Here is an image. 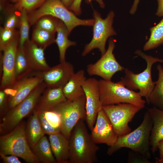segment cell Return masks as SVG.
Masks as SVG:
<instances>
[{"label":"cell","instance_id":"obj_38","mask_svg":"<svg viewBox=\"0 0 163 163\" xmlns=\"http://www.w3.org/2000/svg\"><path fill=\"white\" fill-rule=\"evenodd\" d=\"M1 158L3 162L5 163H21L22 162L19 160L18 157L16 156L10 155H5L0 153Z\"/></svg>","mask_w":163,"mask_h":163},{"label":"cell","instance_id":"obj_42","mask_svg":"<svg viewBox=\"0 0 163 163\" xmlns=\"http://www.w3.org/2000/svg\"><path fill=\"white\" fill-rule=\"evenodd\" d=\"M140 0H134L133 4L130 10V13L133 14L136 12Z\"/></svg>","mask_w":163,"mask_h":163},{"label":"cell","instance_id":"obj_19","mask_svg":"<svg viewBox=\"0 0 163 163\" xmlns=\"http://www.w3.org/2000/svg\"><path fill=\"white\" fill-rule=\"evenodd\" d=\"M49 141L57 163H69V140L61 132L49 135Z\"/></svg>","mask_w":163,"mask_h":163},{"label":"cell","instance_id":"obj_34","mask_svg":"<svg viewBox=\"0 0 163 163\" xmlns=\"http://www.w3.org/2000/svg\"><path fill=\"white\" fill-rule=\"evenodd\" d=\"M20 22V15L15 13L11 12L6 17L4 22L3 27L11 29H15L19 26Z\"/></svg>","mask_w":163,"mask_h":163},{"label":"cell","instance_id":"obj_31","mask_svg":"<svg viewBox=\"0 0 163 163\" xmlns=\"http://www.w3.org/2000/svg\"><path fill=\"white\" fill-rule=\"evenodd\" d=\"M17 36L15 29L1 27L0 29V50L2 51L5 47Z\"/></svg>","mask_w":163,"mask_h":163},{"label":"cell","instance_id":"obj_46","mask_svg":"<svg viewBox=\"0 0 163 163\" xmlns=\"http://www.w3.org/2000/svg\"><path fill=\"white\" fill-rule=\"evenodd\" d=\"M19 0H11V1L13 2H17Z\"/></svg>","mask_w":163,"mask_h":163},{"label":"cell","instance_id":"obj_2","mask_svg":"<svg viewBox=\"0 0 163 163\" xmlns=\"http://www.w3.org/2000/svg\"><path fill=\"white\" fill-rule=\"evenodd\" d=\"M152 126V120L147 110L140 125L133 131L118 136L114 145L109 147L107 154L111 155L121 148H126L149 158L151 151L150 138Z\"/></svg>","mask_w":163,"mask_h":163},{"label":"cell","instance_id":"obj_35","mask_svg":"<svg viewBox=\"0 0 163 163\" xmlns=\"http://www.w3.org/2000/svg\"><path fill=\"white\" fill-rule=\"evenodd\" d=\"M44 111L49 123L54 127L60 129V120L57 114L51 110Z\"/></svg>","mask_w":163,"mask_h":163},{"label":"cell","instance_id":"obj_12","mask_svg":"<svg viewBox=\"0 0 163 163\" xmlns=\"http://www.w3.org/2000/svg\"><path fill=\"white\" fill-rule=\"evenodd\" d=\"M82 87L85 97V121L89 129H92L99 110L101 107L98 81L94 78L86 79Z\"/></svg>","mask_w":163,"mask_h":163},{"label":"cell","instance_id":"obj_8","mask_svg":"<svg viewBox=\"0 0 163 163\" xmlns=\"http://www.w3.org/2000/svg\"><path fill=\"white\" fill-rule=\"evenodd\" d=\"M85 101L84 94L72 100H67L50 109L58 115L60 132L68 139L78 121L81 119L85 120Z\"/></svg>","mask_w":163,"mask_h":163},{"label":"cell","instance_id":"obj_29","mask_svg":"<svg viewBox=\"0 0 163 163\" xmlns=\"http://www.w3.org/2000/svg\"><path fill=\"white\" fill-rule=\"evenodd\" d=\"M20 11V37L18 46L23 47L25 43L29 40L30 24L28 21L27 11L24 9H21Z\"/></svg>","mask_w":163,"mask_h":163},{"label":"cell","instance_id":"obj_16","mask_svg":"<svg viewBox=\"0 0 163 163\" xmlns=\"http://www.w3.org/2000/svg\"><path fill=\"white\" fill-rule=\"evenodd\" d=\"M43 81L40 72L34 74L17 81L11 87L15 92V95L11 97L8 96V111L22 101Z\"/></svg>","mask_w":163,"mask_h":163},{"label":"cell","instance_id":"obj_10","mask_svg":"<svg viewBox=\"0 0 163 163\" xmlns=\"http://www.w3.org/2000/svg\"><path fill=\"white\" fill-rule=\"evenodd\" d=\"M101 108L109 119L118 136L131 132L128 123L141 110L133 104L126 103L102 106Z\"/></svg>","mask_w":163,"mask_h":163},{"label":"cell","instance_id":"obj_43","mask_svg":"<svg viewBox=\"0 0 163 163\" xmlns=\"http://www.w3.org/2000/svg\"><path fill=\"white\" fill-rule=\"evenodd\" d=\"M66 7L69 8L71 6L74 0H61Z\"/></svg>","mask_w":163,"mask_h":163},{"label":"cell","instance_id":"obj_11","mask_svg":"<svg viewBox=\"0 0 163 163\" xmlns=\"http://www.w3.org/2000/svg\"><path fill=\"white\" fill-rule=\"evenodd\" d=\"M115 47L114 40L110 38L105 53L95 63L88 65L87 71L89 75H97L103 79L111 80L115 73L124 70L125 69L117 62L113 53Z\"/></svg>","mask_w":163,"mask_h":163},{"label":"cell","instance_id":"obj_36","mask_svg":"<svg viewBox=\"0 0 163 163\" xmlns=\"http://www.w3.org/2000/svg\"><path fill=\"white\" fill-rule=\"evenodd\" d=\"M148 159L141 154L132 151L129 153L128 160L130 163H151Z\"/></svg>","mask_w":163,"mask_h":163},{"label":"cell","instance_id":"obj_14","mask_svg":"<svg viewBox=\"0 0 163 163\" xmlns=\"http://www.w3.org/2000/svg\"><path fill=\"white\" fill-rule=\"evenodd\" d=\"M91 131V136L96 144H105L109 147L114 145L118 137L101 107L99 110L95 123Z\"/></svg>","mask_w":163,"mask_h":163},{"label":"cell","instance_id":"obj_1","mask_svg":"<svg viewBox=\"0 0 163 163\" xmlns=\"http://www.w3.org/2000/svg\"><path fill=\"white\" fill-rule=\"evenodd\" d=\"M85 120H80L72 129L69 140V163H94L99 147L88 132Z\"/></svg>","mask_w":163,"mask_h":163},{"label":"cell","instance_id":"obj_17","mask_svg":"<svg viewBox=\"0 0 163 163\" xmlns=\"http://www.w3.org/2000/svg\"><path fill=\"white\" fill-rule=\"evenodd\" d=\"M24 48L30 69L33 73L42 72L50 67L46 60L44 49L29 40L25 43Z\"/></svg>","mask_w":163,"mask_h":163},{"label":"cell","instance_id":"obj_45","mask_svg":"<svg viewBox=\"0 0 163 163\" xmlns=\"http://www.w3.org/2000/svg\"><path fill=\"white\" fill-rule=\"evenodd\" d=\"M155 163H163V159H161L158 158H156Z\"/></svg>","mask_w":163,"mask_h":163},{"label":"cell","instance_id":"obj_21","mask_svg":"<svg viewBox=\"0 0 163 163\" xmlns=\"http://www.w3.org/2000/svg\"><path fill=\"white\" fill-rule=\"evenodd\" d=\"M86 79L83 70H80L72 75L62 87L67 100H72L85 94L82 85Z\"/></svg>","mask_w":163,"mask_h":163},{"label":"cell","instance_id":"obj_24","mask_svg":"<svg viewBox=\"0 0 163 163\" xmlns=\"http://www.w3.org/2000/svg\"><path fill=\"white\" fill-rule=\"evenodd\" d=\"M31 149L40 162L57 163L53 153L49 141L45 135Z\"/></svg>","mask_w":163,"mask_h":163},{"label":"cell","instance_id":"obj_40","mask_svg":"<svg viewBox=\"0 0 163 163\" xmlns=\"http://www.w3.org/2000/svg\"><path fill=\"white\" fill-rule=\"evenodd\" d=\"M158 7L156 15L159 17L163 16V0H157Z\"/></svg>","mask_w":163,"mask_h":163},{"label":"cell","instance_id":"obj_39","mask_svg":"<svg viewBox=\"0 0 163 163\" xmlns=\"http://www.w3.org/2000/svg\"><path fill=\"white\" fill-rule=\"evenodd\" d=\"M82 0H74L72 4L69 7V9L73 11L76 15H79L81 13V8Z\"/></svg>","mask_w":163,"mask_h":163},{"label":"cell","instance_id":"obj_5","mask_svg":"<svg viewBox=\"0 0 163 163\" xmlns=\"http://www.w3.org/2000/svg\"><path fill=\"white\" fill-rule=\"evenodd\" d=\"M25 126L22 121L11 131L1 136L0 153L16 156L29 163H40L27 141Z\"/></svg>","mask_w":163,"mask_h":163},{"label":"cell","instance_id":"obj_22","mask_svg":"<svg viewBox=\"0 0 163 163\" xmlns=\"http://www.w3.org/2000/svg\"><path fill=\"white\" fill-rule=\"evenodd\" d=\"M27 120L25 132L28 143L32 149L45 135L40 124L37 111L34 110Z\"/></svg>","mask_w":163,"mask_h":163},{"label":"cell","instance_id":"obj_9","mask_svg":"<svg viewBox=\"0 0 163 163\" xmlns=\"http://www.w3.org/2000/svg\"><path fill=\"white\" fill-rule=\"evenodd\" d=\"M94 22L93 25V36L91 41L85 45L82 53L84 56L95 48L99 49L101 56L106 52L105 46L108 38L116 34L112 27L114 14L111 11L107 17L103 19L97 11L93 12Z\"/></svg>","mask_w":163,"mask_h":163},{"label":"cell","instance_id":"obj_47","mask_svg":"<svg viewBox=\"0 0 163 163\" xmlns=\"http://www.w3.org/2000/svg\"><path fill=\"white\" fill-rule=\"evenodd\" d=\"M1 0V1H4V0Z\"/></svg>","mask_w":163,"mask_h":163},{"label":"cell","instance_id":"obj_3","mask_svg":"<svg viewBox=\"0 0 163 163\" xmlns=\"http://www.w3.org/2000/svg\"><path fill=\"white\" fill-rule=\"evenodd\" d=\"M75 14L69 10L61 0H46L38 9L31 11L28 17L31 25L45 16H50L59 19L66 25L69 34L77 26H93L94 19H82Z\"/></svg>","mask_w":163,"mask_h":163},{"label":"cell","instance_id":"obj_26","mask_svg":"<svg viewBox=\"0 0 163 163\" xmlns=\"http://www.w3.org/2000/svg\"><path fill=\"white\" fill-rule=\"evenodd\" d=\"M15 76L18 81L34 74L30 69L24 47L18 46L15 60Z\"/></svg>","mask_w":163,"mask_h":163},{"label":"cell","instance_id":"obj_33","mask_svg":"<svg viewBox=\"0 0 163 163\" xmlns=\"http://www.w3.org/2000/svg\"><path fill=\"white\" fill-rule=\"evenodd\" d=\"M46 0H19L16 3L15 8L20 11L24 9L27 12H30L43 3Z\"/></svg>","mask_w":163,"mask_h":163},{"label":"cell","instance_id":"obj_15","mask_svg":"<svg viewBox=\"0 0 163 163\" xmlns=\"http://www.w3.org/2000/svg\"><path fill=\"white\" fill-rule=\"evenodd\" d=\"M40 73L46 88H57L62 87L75 72L73 65L65 61Z\"/></svg>","mask_w":163,"mask_h":163},{"label":"cell","instance_id":"obj_20","mask_svg":"<svg viewBox=\"0 0 163 163\" xmlns=\"http://www.w3.org/2000/svg\"><path fill=\"white\" fill-rule=\"evenodd\" d=\"M153 122L150 142L151 150L154 154L159 142L163 139V110L153 107L147 109Z\"/></svg>","mask_w":163,"mask_h":163},{"label":"cell","instance_id":"obj_18","mask_svg":"<svg viewBox=\"0 0 163 163\" xmlns=\"http://www.w3.org/2000/svg\"><path fill=\"white\" fill-rule=\"evenodd\" d=\"M66 100L62 87L46 88L40 96L34 110H50Z\"/></svg>","mask_w":163,"mask_h":163},{"label":"cell","instance_id":"obj_32","mask_svg":"<svg viewBox=\"0 0 163 163\" xmlns=\"http://www.w3.org/2000/svg\"><path fill=\"white\" fill-rule=\"evenodd\" d=\"M36 111L41 126L45 134L49 135L61 132L60 129L54 127L49 123L44 111Z\"/></svg>","mask_w":163,"mask_h":163},{"label":"cell","instance_id":"obj_37","mask_svg":"<svg viewBox=\"0 0 163 163\" xmlns=\"http://www.w3.org/2000/svg\"><path fill=\"white\" fill-rule=\"evenodd\" d=\"M8 96L2 90L0 91V117H3L8 111Z\"/></svg>","mask_w":163,"mask_h":163},{"label":"cell","instance_id":"obj_13","mask_svg":"<svg viewBox=\"0 0 163 163\" xmlns=\"http://www.w3.org/2000/svg\"><path fill=\"white\" fill-rule=\"evenodd\" d=\"M19 38H15L3 49L2 57V74L0 90L13 86L17 82L15 76V60Z\"/></svg>","mask_w":163,"mask_h":163},{"label":"cell","instance_id":"obj_25","mask_svg":"<svg viewBox=\"0 0 163 163\" xmlns=\"http://www.w3.org/2000/svg\"><path fill=\"white\" fill-rule=\"evenodd\" d=\"M158 77L149 99V104L163 110V68L161 65L157 66Z\"/></svg>","mask_w":163,"mask_h":163},{"label":"cell","instance_id":"obj_30","mask_svg":"<svg viewBox=\"0 0 163 163\" xmlns=\"http://www.w3.org/2000/svg\"><path fill=\"white\" fill-rule=\"evenodd\" d=\"M58 18L50 16H45L36 22V27L55 33L59 21Z\"/></svg>","mask_w":163,"mask_h":163},{"label":"cell","instance_id":"obj_41","mask_svg":"<svg viewBox=\"0 0 163 163\" xmlns=\"http://www.w3.org/2000/svg\"><path fill=\"white\" fill-rule=\"evenodd\" d=\"M158 149L159 152L160 159H163V139L160 140L158 145Z\"/></svg>","mask_w":163,"mask_h":163},{"label":"cell","instance_id":"obj_44","mask_svg":"<svg viewBox=\"0 0 163 163\" xmlns=\"http://www.w3.org/2000/svg\"><path fill=\"white\" fill-rule=\"evenodd\" d=\"M93 0H95L97 2L101 8H103L104 7L105 5L103 0H86L88 3H90Z\"/></svg>","mask_w":163,"mask_h":163},{"label":"cell","instance_id":"obj_6","mask_svg":"<svg viewBox=\"0 0 163 163\" xmlns=\"http://www.w3.org/2000/svg\"><path fill=\"white\" fill-rule=\"evenodd\" d=\"M98 84L101 106L126 103L141 109L145 107L146 101L139 92L128 89L118 82L115 83L103 79L98 81Z\"/></svg>","mask_w":163,"mask_h":163},{"label":"cell","instance_id":"obj_28","mask_svg":"<svg viewBox=\"0 0 163 163\" xmlns=\"http://www.w3.org/2000/svg\"><path fill=\"white\" fill-rule=\"evenodd\" d=\"M55 33L37 27L34 30L32 41L40 47L44 49L55 43Z\"/></svg>","mask_w":163,"mask_h":163},{"label":"cell","instance_id":"obj_27","mask_svg":"<svg viewBox=\"0 0 163 163\" xmlns=\"http://www.w3.org/2000/svg\"><path fill=\"white\" fill-rule=\"evenodd\" d=\"M151 34L143 46L144 51L158 47L163 44V18L155 26L150 28Z\"/></svg>","mask_w":163,"mask_h":163},{"label":"cell","instance_id":"obj_23","mask_svg":"<svg viewBox=\"0 0 163 163\" xmlns=\"http://www.w3.org/2000/svg\"><path fill=\"white\" fill-rule=\"evenodd\" d=\"M57 37L56 43L58 48L60 62L65 61V54L67 48L69 46H75V42L69 40L68 38L69 35L68 29L65 24L59 20L56 28Z\"/></svg>","mask_w":163,"mask_h":163},{"label":"cell","instance_id":"obj_7","mask_svg":"<svg viewBox=\"0 0 163 163\" xmlns=\"http://www.w3.org/2000/svg\"><path fill=\"white\" fill-rule=\"evenodd\" d=\"M46 88L43 81L22 101L7 112L0 124L1 135L11 131L24 117L32 113Z\"/></svg>","mask_w":163,"mask_h":163},{"label":"cell","instance_id":"obj_4","mask_svg":"<svg viewBox=\"0 0 163 163\" xmlns=\"http://www.w3.org/2000/svg\"><path fill=\"white\" fill-rule=\"evenodd\" d=\"M135 53L140 56L146 61V67L142 72L134 73L128 68L124 69V75L118 82L128 89L139 90L142 97H144L149 104V96L156 83L152 81L151 70L153 64L157 62L163 63V59L146 54L137 50Z\"/></svg>","mask_w":163,"mask_h":163}]
</instances>
